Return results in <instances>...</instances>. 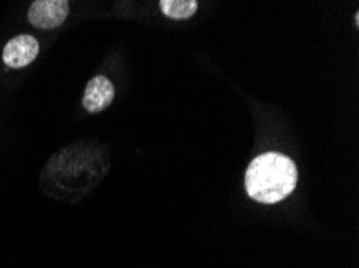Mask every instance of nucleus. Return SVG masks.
Segmentation results:
<instances>
[{
    "label": "nucleus",
    "instance_id": "2",
    "mask_svg": "<svg viewBox=\"0 0 359 268\" xmlns=\"http://www.w3.org/2000/svg\"><path fill=\"white\" fill-rule=\"evenodd\" d=\"M69 3L67 0H36L31 3L28 18L39 29H55L68 18Z\"/></svg>",
    "mask_w": 359,
    "mask_h": 268
},
{
    "label": "nucleus",
    "instance_id": "4",
    "mask_svg": "<svg viewBox=\"0 0 359 268\" xmlns=\"http://www.w3.org/2000/svg\"><path fill=\"white\" fill-rule=\"evenodd\" d=\"M113 98H115V87H113L110 79L105 76H95L87 82L83 105L92 114L102 113L103 109L111 105Z\"/></svg>",
    "mask_w": 359,
    "mask_h": 268
},
{
    "label": "nucleus",
    "instance_id": "3",
    "mask_svg": "<svg viewBox=\"0 0 359 268\" xmlns=\"http://www.w3.org/2000/svg\"><path fill=\"white\" fill-rule=\"evenodd\" d=\"M39 50L41 45L36 37L29 34H21L13 37L12 41H8V43L4 48L2 58L8 68L21 69L34 62L37 55H39Z\"/></svg>",
    "mask_w": 359,
    "mask_h": 268
},
{
    "label": "nucleus",
    "instance_id": "5",
    "mask_svg": "<svg viewBox=\"0 0 359 268\" xmlns=\"http://www.w3.org/2000/svg\"><path fill=\"white\" fill-rule=\"evenodd\" d=\"M161 12L171 20H189L198 10L197 0H161Z\"/></svg>",
    "mask_w": 359,
    "mask_h": 268
},
{
    "label": "nucleus",
    "instance_id": "1",
    "mask_svg": "<svg viewBox=\"0 0 359 268\" xmlns=\"http://www.w3.org/2000/svg\"><path fill=\"white\" fill-rule=\"evenodd\" d=\"M298 183L295 162L280 153L255 157L245 172V188L252 199L276 204L293 193Z\"/></svg>",
    "mask_w": 359,
    "mask_h": 268
},
{
    "label": "nucleus",
    "instance_id": "6",
    "mask_svg": "<svg viewBox=\"0 0 359 268\" xmlns=\"http://www.w3.org/2000/svg\"><path fill=\"white\" fill-rule=\"evenodd\" d=\"M355 21H356V24H359V13L355 15Z\"/></svg>",
    "mask_w": 359,
    "mask_h": 268
}]
</instances>
